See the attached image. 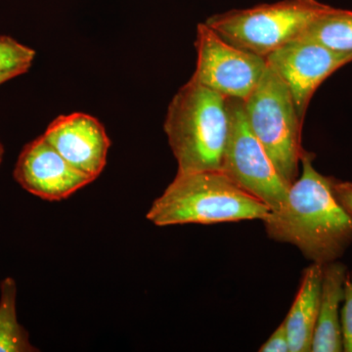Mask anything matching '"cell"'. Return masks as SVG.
Returning a JSON list of instances; mask_svg holds the SVG:
<instances>
[{
	"instance_id": "obj_11",
	"label": "cell",
	"mask_w": 352,
	"mask_h": 352,
	"mask_svg": "<svg viewBox=\"0 0 352 352\" xmlns=\"http://www.w3.org/2000/svg\"><path fill=\"white\" fill-rule=\"evenodd\" d=\"M347 272L346 266L339 261L323 265L320 305L311 351H344L340 305L344 302Z\"/></svg>"
},
{
	"instance_id": "obj_12",
	"label": "cell",
	"mask_w": 352,
	"mask_h": 352,
	"mask_svg": "<svg viewBox=\"0 0 352 352\" xmlns=\"http://www.w3.org/2000/svg\"><path fill=\"white\" fill-rule=\"evenodd\" d=\"M323 265L312 263L303 271L300 289L285 319L289 352L311 351L320 305Z\"/></svg>"
},
{
	"instance_id": "obj_8",
	"label": "cell",
	"mask_w": 352,
	"mask_h": 352,
	"mask_svg": "<svg viewBox=\"0 0 352 352\" xmlns=\"http://www.w3.org/2000/svg\"><path fill=\"white\" fill-rule=\"evenodd\" d=\"M266 61L288 85L298 116L305 122L316 90L337 69L351 63L352 54L298 38L271 53Z\"/></svg>"
},
{
	"instance_id": "obj_6",
	"label": "cell",
	"mask_w": 352,
	"mask_h": 352,
	"mask_svg": "<svg viewBox=\"0 0 352 352\" xmlns=\"http://www.w3.org/2000/svg\"><path fill=\"white\" fill-rule=\"evenodd\" d=\"M227 104L230 129L221 171L271 210H276L286 201L289 187L248 124L244 102L227 98Z\"/></svg>"
},
{
	"instance_id": "obj_1",
	"label": "cell",
	"mask_w": 352,
	"mask_h": 352,
	"mask_svg": "<svg viewBox=\"0 0 352 352\" xmlns=\"http://www.w3.org/2000/svg\"><path fill=\"white\" fill-rule=\"evenodd\" d=\"M315 155L305 151L302 175L289 188L283 205L263 220L266 234L277 242L296 245L312 263L339 261L352 243V215L333 191L332 176L314 166Z\"/></svg>"
},
{
	"instance_id": "obj_15",
	"label": "cell",
	"mask_w": 352,
	"mask_h": 352,
	"mask_svg": "<svg viewBox=\"0 0 352 352\" xmlns=\"http://www.w3.org/2000/svg\"><path fill=\"white\" fill-rule=\"evenodd\" d=\"M36 52L10 36H0V78L23 75L31 68Z\"/></svg>"
},
{
	"instance_id": "obj_17",
	"label": "cell",
	"mask_w": 352,
	"mask_h": 352,
	"mask_svg": "<svg viewBox=\"0 0 352 352\" xmlns=\"http://www.w3.org/2000/svg\"><path fill=\"white\" fill-rule=\"evenodd\" d=\"M261 352H289V342L285 320L259 349Z\"/></svg>"
},
{
	"instance_id": "obj_20",
	"label": "cell",
	"mask_w": 352,
	"mask_h": 352,
	"mask_svg": "<svg viewBox=\"0 0 352 352\" xmlns=\"http://www.w3.org/2000/svg\"><path fill=\"white\" fill-rule=\"evenodd\" d=\"M6 82H8V80H7V78H0V85H1V83Z\"/></svg>"
},
{
	"instance_id": "obj_19",
	"label": "cell",
	"mask_w": 352,
	"mask_h": 352,
	"mask_svg": "<svg viewBox=\"0 0 352 352\" xmlns=\"http://www.w3.org/2000/svg\"><path fill=\"white\" fill-rule=\"evenodd\" d=\"M3 153H4L3 147H2L1 143H0V163H1L2 157H3Z\"/></svg>"
},
{
	"instance_id": "obj_7",
	"label": "cell",
	"mask_w": 352,
	"mask_h": 352,
	"mask_svg": "<svg viewBox=\"0 0 352 352\" xmlns=\"http://www.w3.org/2000/svg\"><path fill=\"white\" fill-rule=\"evenodd\" d=\"M197 66L191 80L226 98L245 100L267 68L266 58L241 50L201 23L197 27Z\"/></svg>"
},
{
	"instance_id": "obj_18",
	"label": "cell",
	"mask_w": 352,
	"mask_h": 352,
	"mask_svg": "<svg viewBox=\"0 0 352 352\" xmlns=\"http://www.w3.org/2000/svg\"><path fill=\"white\" fill-rule=\"evenodd\" d=\"M332 185L336 198L340 205L352 215V183L340 182L333 177Z\"/></svg>"
},
{
	"instance_id": "obj_9",
	"label": "cell",
	"mask_w": 352,
	"mask_h": 352,
	"mask_svg": "<svg viewBox=\"0 0 352 352\" xmlns=\"http://www.w3.org/2000/svg\"><path fill=\"white\" fill-rule=\"evenodd\" d=\"M14 178L25 191L47 201L64 200L94 182L68 163L43 135L25 146Z\"/></svg>"
},
{
	"instance_id": "obj_16",
	"label": "cell",
	"mask_w": 352,
	"mask_h": 352,
	"mask_svg": "<svg viewBox=\"0 0 352 352\" xmlns=\"http://www.w3.org/2000/svg\"><path fill=\"white\" fill-rule=\"evenodd\" d=\"M344 307L340 311L344 351L352 352V272H347L344 286Z\"/></svg>"
},
{
	"instance_id": "obj_13",
	"label": "cell",
	"mask_w": 352,
	"mask_h": 352,
	"mask_svg": "<svg viewBox=\"0 0 352 352\" xmlns=\"http://www.w3.org/2000/svg\"><path fill=\"white\" fill-rule=\"evenodd\" d=\"M300 38L311 39L338 52L352 54V11L333 7L309 25Z\"/></svg>"
},
{
	"instance_id": "obj_4",
	"label": "cell",
	"mask_w": 352,
	"mask_h": 352,
	"mask_svg": "<svg viewBox=\"0 0 352 352\" xmlns=\"http://www.w3.org/2000/svg\"><path fill=\"white\" fill-rule=\"evenodd\" d=\"M244 102L245 115L278 173L288 186L300 176L305 153L302 144L303 120L286 82L270 65Z\"/></svg>"
},
{
	"instance_id": "obj_10",
	"label": "cell",
	"mask_w": 352,
	"mask_h": 352,
	"mask_svg": "<svg viewBox=\"0 0 352 352\" xmlns=\"http://www.w3.org/2000/svg\"><path fill=\"white\" fill-rule=\"evenodd\" d=\"M43 138L72 166L96 179L106 163L111 142L103 124L83 113L60 116Z\"/></svg>"
},
{
	"instance_id": "obj_14",
	"label": "cell",
	"mask_w": 352,
	"mask_h": 352,
	"mask_svg": "<svg viewBox=\"0 0 352 352\" xmlns=\"http://www.w3.org/2000/svg\"><path fill=\"white\" fill-rule=\"evenodd\" d=\"M16 289L12 278H6L0 285V352L36 351L29 333L18 323Z\"/></svg>"
},
{
	"instance_id": "obj_5",
	"label": "cell",
	"mask_w": 352,
	"mask_h": 352,
	"mask_svg": "<svg viewBox=\"0 0 352 352\" xmlns=\"http://www.w3.org/2000/svg\"><path fill=\"white\" fill-rule=\"evenodd\" d=\"M332 8L318 0H281L217 14L205 23L228 43L266 58Z\"/></svg>"
},
{
	"instance_id": "obj_3",
	"label": "cell",
	"mask_w": 352,
	"mask_h": 352,
	"mask_svg": "<svg viewBox=\"0 0 352 352\" xmlns=\"http://www.w3.org/2000/svg\"><path fill=\"white\" fill-rule=\"evenodd\" d=\"M270 208L221 170L176 175L153 203L147 219L157 226L217 224L265 219Z\"/></svg>"
},
{
	"instance_id": "obj_2",
	"label": "cell",
	"mask_w": 352,
	"mask_h": 352,
	"mask_svg": "<svg viewBox=\"0 0 352 352\" xmlns=\"http://www.w3.org/2000/svg\"><path fill=\"white\" fill-rule=\"evenodd\" d=\"M164 129L177 175L221 170L230 129L226 96L190 78L171 100Z\"/></svg>"
}]
</instances>
